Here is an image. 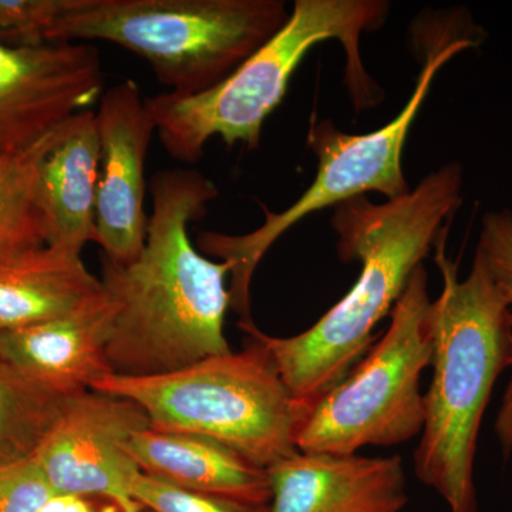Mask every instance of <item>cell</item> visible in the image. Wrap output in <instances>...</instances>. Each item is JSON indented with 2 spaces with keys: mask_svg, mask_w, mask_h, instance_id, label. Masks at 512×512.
Listing matches in <instances>:
<instances>
[{
  "mask_svg": "<svg viewBox=\"0 0 512 512\" xmlns=\"http://www.w3.org/2000/svg\"><path fill=\"white\" fill-rule=\"evenodd\" d=\"M150 192L141 255L124 266L103 258L101 284L117 303L106 348L111 375H165L232 352L224 333L231 264L202 254L188 234L217 185L194 168H171L151 177Z\"/></svg>",
  "mask_w": 512,
  "mask_h": 512,
  "instance_id": "cell-1",
  "label": "cell"
},
{
  "mask_svg": "<svg viewBox=\"0 0 512 512\" xmlns=\"http://www.w3.org/2000/svg\"><path fill=\"white\" fill-rule=\"evenodd\" d=\"M463 170L447 164L402 197L375 204L363 195L335 207L343 262H360L355 284L299 335L275 338L254 322L239 329L271 353L296 403L309 406L343 379L376 342L373 330L403 295L463 202Z\"/></svg>",
  "mask_w": 512,
  "mask_h": 512,
  "instance_id": "cell-2",
  "label": "cell"
},
{
  "mask_svg": "<svg viewBox=\"0 0 512 512\" xmlns=\"http://www.w3.org/2000/svg\"><path fill=\"white\" fill-rule=\"evenodd\" d=\"M447 234L434 245L443 288L427 309L433 376L414 471L448 511L478 512V433L498 376L512 366L511 309L480 252L470 275L460 279L447 255Z\"/></svg>",
  "mask_w": 512,
  "mask_h": 512,
  "instance_id": "cell-3",
  "label": "cell"
},
{
  "mask_svg": "<svg viewBox=\"0 0 512 512\" xmlns=\"http://www.w3.org/2000/svg\"><path fill=\"white\" fill-rule=\"evenodd\" d=\"M389 10L384 0H296L282 29L211 89L146 97L168 156L184 164L198 163L212 137H220L228 147L258 148L265 121L284 100L303 57L328 40L345 50L346 84L356 109L375 106L379 87L366 72L360 40L386 22Z\"/></svg>",
  "mask_w": 512,
  "mask_h": 512,
  "instance_id": "cell-4",
  "label": "cell"
},
{
  "mask_svg": "<svg viewBox=\"0 0 512 512\" xmlns=\"http://www.w3.org/2000/svg\"><path fill=\"white\" fill-rule=\"evenodd\" d=\"M289 16L282 0H72L52 43H113L146 60L170 93L197 94L234 72Z\"/></svg>",
  "mask_w": 512,
  "mask_h": 512,
  "instance_id": "cell-5",
  "label": "cell"
},
{
  "mask_svg": "<svg viewBox=\"0 0 512 512\" xmlns=\"http://www.w3.org/2000/svg\"><path fill=\"white\" fill-rule=\"evenodd\" d=\"M92 390L136 403L153 429L210 437L262 468L298 451L305 406L293 400L271 353L252 336L241 352L165 375H107Z\"/></svg>",
  "mask_w": 512,
  "mask_h": 512,
  "instance_id": "cell-6",
  "label": "cell"
},
{
  "mask_svg": "<svg viewBox=\"0 0 512 512\" xmlns=\"http://www.w3.org/2000/svg\"><path fill=\"white\" fill-rule=\"evenodd\" d=\"M476 46L473 37L457 36L431 50L406 106L389 124L375 131L348 134L330 120L312 119L308 147L318 158V173L311 187L284 211L272 212L261 205L265 220L248 234L205 231L198 235L197 248L202 254L231 264V309L239 316V322H254L251 285L256 268L275 242L303 218L363 197L367 192H379L387 200L409 192L403 173V151L417 114L441 67L458 53Z\"/></svg>",
  "mask_w": 512,
  "mask_h": 512,
  "instance_id": "cell-7",
  "label": "cell"
},
{
  "mask_svg": "<svg viewBox=\"0 0 512 512\" xmlns=\"http://www.w3.org/2000/svg\"><path fill=\"white\" fill-rule=\"evenodd\" d=\"M430 302L427 271L420 265L394 305L382 338L336 386L305 407L296 450L349 456L363 447L399 446L420 436V382L431 363Z\"/></svg>",
  "mask_w": 512,
  "mask_h": 512,
  "instance_id": "cell-8",
  "label": "cell"
},
{
  "mask_svg": "<svg viewBox=\"0 0 512 512\" xmlns=\"http://www.w3.org/2000/svg\"><path fill=\"white\" fill-rule=\"evenodd\" d=\"M147 427L136 403L90 390L67 400L32 457L57 497L107 498L138 512L131 485L141 470L128 443Z\"/></svg>",
  "mask_w": 512,
  "mask_h": 512,
  "instance_id": "cell-9",
  "label": "cell"
},
{
  "mask_svg": "<svg viewBox=\"0 0 512 512\" xmlns=\"http://www.w3.org/2000/svg\"><path fill=\"white\" fill-rule=\"evenodd\" d=\"M104 93L103 63L89 43L0 45V157L26 150Z\"/></svg>",
  "mask_w": 512,
  "mask_h": 512,
  "instance_id": "cell-10",
  "label": "cell"
},
{
  "mask_svg": "<svg viewBox=\"0 0 512 512\" xmlns=\"http://www.w3.org/2000/svg\"><path fill=\"white\" fill-rule=\"evenodd\" d=\"M96 114L100 144L96 200V244L103 258L124 266L146 245V161L156 126L146 97L133 80L104 90Z\"/></svg>",
  "mask_w": 512,
  "mask_h": 512,
  "instance_id": "cell-11",
  "label": "cell"
},
{
  "mask_svg": "<svg viewBox=\"0 0 512 512\" xmlns=\"http://www.w3.org/2000/svg\"><path fill=\"white\" fill-rule=\"evenodd\" d=\"M266 473L269 512H402L409 503L400 456L296 451Z\"/></svg>",
  "mask_w": 512,
  "mask_h": 512,
  "instance_id": "cell-12",
  "label": "cell"
},
{
  "mask_svg": "<svg viewBox=\"0 0 512 512\" xmlns=\"http://www.w3.org/2000/svg\"><path fill=\"white\" fill-rule=\"evenodd\" d=\"M116 313L117 303L103 289L69 315L0 330V355L37 386L72 399L111 375L106 348Z\"/></svg>",
  "mask_w": 512,
  "mask_h": 512,
  "instance_id": "cell-13",
  "label": "cell"
},
{
  "mask_svg": "<svg viewBox=\"0 0 512 512\" xmlns=\"http://www.w3.org/2000/svg\"><path fill=\"white\" fill-rule=\"evenodd\" d=\"M99 170L96 114L82 111L59 127L37 171L36 201L46 244L82 252L96 242Z\"/></svg>",
  "mask_w": 512,
  "mask_h": 512,
  "instance_id": "cell-14",
  "label": "cell"
},
{
  "mask_svg": "<svg viewBox=\"0 0 512 512\" xmlns=\"http://www.w3.org/2000/svg\"><path fill=\"white\" fill-rule=\"evenodd\" d=\"M128 451L144 474L183 490L247 504L271 503L266 468L210 437L147 427L131 437Z\"/></svg>",
  "mask_w": 512,
  "mask_h": 512,
  "instance_id": "cell-15",
  "label": "cell"
},
{
  "mask_svg": "<svg viewBox=\"0 0 512 512\" xmlns=\"http://www.w3.org/2000/svg\"><path fill=\"white\" fill-rule=\"evenodd\" d=\"M103 289L82 252L42 244L0 255V330L69 315Z\"/></svg>",
  "mask_w": 512,
  "mask_h": 512,
  "instance_id": "cell-16",
  "label": "cell"
},
{
  "mask_svg": "<svg viewBox=\"0 0 512 512\" xmlns=\"http://www.w3.org/2000/svg\"><path fill=\"white\" fill-rule=\"evenodd\" d=\"M67 400L37 386L0 355V460L32 457Z\"/></svg>",
  "mask_w": 512,
  "mask_h": 512,
  "instance_id": "cell-17",
  "label": "cell"
},
{
  "mask_svg": "<svg viewBox=\"0 0 512 512\" xmlns=\"http://www.w3.org/2000/svg\"><path fill=\"white\" fill-rule=\"evenodd\" d=\"M59 127L26 150L0 157V255L46 244L36 201L37 171Z\"/></svg>",
  "mask_w": 512,
  "mask_h": 512,
  "instance_id": "cell-18",
  "label": "cell"
},
{
  "mask_svg": "<svg viewBox=\"0 0 512 512\" xmlns=\"http://www.w3.org/2000/svg\"><path fill=\"white\" fill-rule=\"evenodd\" d=\"M70 3L72 0H0V45L52 43L53 30Z\"/></svg>",
  "mask_w": 512,
  "mask_h": 512,
  "instance_id": "cell-19",
  "label": "cell"
},
{
  "mask_svg": "<svg viewBox=\"0 0 512 512\" xmlns=\"http://www.w3.org/2000/svg\"><path fill=\"white\" fill-rule=\"evenodd\" d=\"M131 497L150 512H269V505L194 493L147 476L143 471L131 485Z\"/></svg>",
  "mask_w": 512,
  "mask_h": 512,
  "instance_id": "cell-20",
  "label": "cell"
},
{
  "mask_svg": "<svg viewBox=\"0 0 512 512\" xmlns=\"http://www.w3.org/2000/svg\"><path fill=\"white\" fill-rule=\"evenodd\" d=\"M55 497L35 458L0 460V512H40Z\"/></svg>",
  "mask_w": 512,
  "mask_h": 512,
  "instance_id": "cell-21",
  "label": "cell"
},
{
  "mask_svg": "<svg viewBox=\"0 0 512 512\" xmlns=\"http://www.w3.org/2000/svg\"><path fill=\"white\" fill-rule=\"evenodd\" d=\"M477 251L504 293L512 320V211L488 212L483 218Z\"/></svg>",
  "mask_w": 512,
  "mask_h": 512,
  "instance_id": "cell-22",
  "label": "cell"
},
{
  "mask_svg": "<svg viewBox=\"0 0 512 512\" xmlns=\"http://www.w3.org/2000/svg\"><path fill=\"white\" fill-rule=\"evenodd\" d=\"M495 434L500 441L504 460H508L512 453V376L507 389H505L497 420H495Z\"/></svg>",
  "mask_w": 512,
  "mask_h": 512,
  "instance_id": "cell-23",
  "label": "cell"
}]
</instances>
